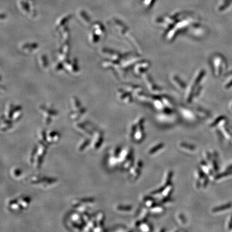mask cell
Instances as JSON below:
<instances>
[{"mask_svg": "<svg viewBox=\"0 0 232 232\" xmlns=\"http://www.w3.org/2000/svg\"><path fill=\"white\" fill-rule=\"evenodd\" d=\"M18 201L23 208H27L29 206L31 199L29 197H22L18 199Z\"/></svg>", "mask_w": 232, "mask_h": 232, "instance_id": "obj_5", "label": "cell"}, {"mask_svg": "<svg viewBox=\"0 0 232 232\" xmlns=\"http://www.w3.org/2000/svg\"><path fill=\"white\" fill-rule=\"evenodd\" d=\"M132 209V207L131 206H119L117 208V210L120 211H129Z\"/></svg>", "mask_w": 232, "mask_h": 232, "instance_id": "obj_17", "label": "cell"}, {"mask_svg": "<svg viewBox=\"0 0 232 232\" xmlns=\"http://www.w3.org/2000/svg\"><path fill=\"white\" fill-rule=\"evenodd\" d=\"M11 174L12 177L17 179L21 176L22 171L20 168H18L12 169L11 171Z\"/></svg>", "mask_w": 232, "mask_h": 232, "instance_id": "obj_9", "label": "cell"}, {"mask_svg": "<svg viewBox=\"0 0 232 232\" xmlns=\"http://www.w3.org/2000/svg\"><path fill=\"white\" fill-rule=\"evenodd\" d=\"M173 186H170V185L167 186L166 188L164 189V190L162 191L164 197H167L169 196L171 194V192L173 191Z\"/></svg>", "mask_w": 232, "mask_h": 232, "instance_id": "obj_11", "label": "cell"}, {"mask_svg": "<svg viewBox=\"0 0 232 232\" xmlns=\"http://www.w3.org/2000/svg\"><path fill=\"white\" fill-rule=\"evenodd\" d=\"M131 173L132 174V176L133 177H135V178H137L140 174V170L139 169H138V168H137L133 169L131 170Z\"/></svg>", "mask_w": 232, "mask_h": 232, "instance_id": "obj_15", "label": "cell"}, {"mask_svg": "<svg viewBox=\"0 0 232 232\" xmlns=\"http://www.w3.org/2000/svg\"><path fill=\"white\" fill-rule=\"evenodd\" d=\"M103 141L102 133L101 132H96L95 135L93 140L92 143V147L95 149H97L100 147V145L102 144Z\"/></svg>", "mask_w": 232, "mask_h": 232, "instance_id": "obj_1", "label": "cell"}, {"mask_svg": "<svg viewBox=\"0 0 232 232\" xmlns=\"http://www.w3.org/2000/svg\"><path fill=\"white\" fill-rule=\"evenodd\" d=\"M133 164V159H129V160L126 162L124 164V168L125 169L129 168Z\"/></svg>", "mask_w": 232, "mask_h": 232, "instance_id": "obj_19", "label": "cell"}, {"mask_svg": "<svg viewBox=\"0 0 232 232\" xmlns=\"http://www.w3.org/2000/svg\"><path fill=\"white\" fill-rule=\"evenodd\" d=\"M180 147L181 148H182L183 149H186V150H189L190 151H194L195 150V147L193 146H191V145H189L188 144H184V143H182L180 144Z\"/></svg>", "mask_w": 232, "mask_h": 232, "instance_id": "obj_13", "label": "cell"}, {"mask_svg": "<svg viewBox=\"0 0 232 232\" xmlns=\"http://www.w3.org/2000/svg\"><path fill=\"white\" fill-rule=\"evenodd\" d=\"M8 208L10 210L13 211H18L22 210V206L20 205V203L17 199H11L9 200L8 202Z\"/></svg>", "mask_w": 232, "mask_h": 232, "instance_id": "obj_3", "label": "cell"}, {"mask_svg": "<svg viewBox=\"0 0 232 232\" xmlns=\"http://www.w3.org/2000/svg\"><path fill=\"white\" fill-rule=\"evenodd\" d=\"M145 204H146L147 206H148V207L153 206L154 204V200L151 198H147L145 200Z\"/></svg>", "mask_w": 232, "mask_h": 232, "instance_id": "obj_18", "label": "cell"}, {"mask_svg": "<svg viewBox=\"0 0 232 232\" xmlns=\"http://www.w3.org/2000/svg\"><path fill=\"white\" fill-rule=\"evenodd\" d=\"M131 154V151L129 149H124L120 153V161H124L125 159H127L128 157H130Z\"/></svg>", "mask_w": 232, "mask_h": 232, "instance_id": "obj_8", "label": "cell"}, {"mask_svg": "<svg viewBox=\"0 0 232 232\" xmlns=\"http://www.w3.org/2000/svg\"><path fill=\"white\" fill-rule=\"evenodd\" d=\"M163 147H164V145H158L157 146L155 147H154V148H152V149H151V150L150 151L149 153L151 154H154V153H156V152H157V151H158L160 150V149H161V148H162Z\"/></svg>", "mask_w": 232, "mask_h": 232, "instance_id": "obj_14", "label": "cell"}, {"mask_svg": "<svg viewBox=\"0 0 232 232\" xmlns=\"http://www.w3.org/2000/svg\"><path fill=\"white\" fill-rule=\"evenodd\" d=\"M133 137H135V139L138 141L142 140L144 138V133H143V129L142 127H139V129L138 131H137V129L135 130Z\"/></svg>", "mask_w": 232, "mask_h": 232, "instance_id": "obj_7", "label": "cell"}, {"mask_svg": "<svg viewBox=\"0 0 232 232\" xmlns=\"http://www.w3.org/2000/svg\"><path fill=\"white\" fill-rule=\"evenodd\" d=\"M178 219H179V220L181 221V223H182V224H184V223L186 222L185 219H184V217L182 215H180L178 217Z\"/></svg>", "mask_w": 232, "mask_h": 232, "instance_id": "obj_22", "label": "cell"}, {"mask_svg": "<svg viewBox=\"0 0 232 232\" xmlns=\"http://www.w3.org/2000/svg\"><path fill=\"white\" fill-rule=\"evenodd\" d=\"M60 135L58 132L51 131L46 133V140L47 143H55L60 139Z\"/></svg>", "mask_w": 232, "mask_h": 232, "instance_id": "obj_2", "label": "cell"}, {"mask_svg": "<svg viewBox=\"0 0 232 232\" xmlns=\"http://www.w3.org/2000/svg\"><path fill=\"white\" fill-rule=\"evenodd\" d=\"M230 205L227 204V205L222 206V207H220V208H215V209L213 210V212H217L221 211H222V210H225V209L228 208H230Z\"/></svg>", "mask_w": 232, "mask_h": 232, "instance_id": "obj_16", "label": "cell"}, {"mask_svg": "<svg viewBox=\"0 0 232 232\" xmlns=\"http://www.w3.org/2000/svg\"><path fill=\"white\" fill-rule=\"evenodd\" d=\"M173 172H171V171H170V173H169L168 175V176H167L166 182V183H165L166 186H167L169 185V184L170 183V181H171V178L173 177Z\"/></svg>", "mask_w": 232, "mask_h": 232, "instance_id": "obj_20", "label": "cell"}, {"mask_svg": "<svg viewBox=\"0 0 232 232\" xmlns=\"http://www.w3.org/2000/svg\"><path fill=\"white\" fill-rule=\"evenodd\" d=\"M164 211V208L161 206H154L151 208V212L153 213H162Z\"/></svg>", "mask_w": 232, "mask_h": 232, "instance_id": "obj_12", "label": "cell"}, {"mask_svg": "<svg viewBox=\"0 0 232 232\" xmlns=\"http://www.w3.org/2000/svg\"><path fill=\"white\" fill-rule=\"evenodd\" d=\"M90 142H91L90 140L88 139H84L83 140H82V141L81 142V144L79 145V146L78 147V151H83V150L85 149V148H86L89 145Z\"/></svg>", "mask_w": 232, "mask_h": 232, "instance_id": "obj_10", "label": "cell"}, {"mask_svg": "<svg viewBox=\"0 0 232 232\" xmlns=\"http://www.w3.org/2000/svg\"><path fill=\"white\" fill-rule=\"evenodd\" d=\"M82 218H83V217H82L80 214L77 213H72L70 217V219H71L72 222L79 225H82V221L84 220L83 219H82Z\"/></svg>", "mask_w": 232, "mask_h": 232, "instance_id": "obj_4", "label": "cell"}, {"mask_svg": "<svg viewBox=\"0 0 232 232\" xmlns=\"http://www.w3.org/2000/svg\"><path fill=\"white\" fill-rule=\"evenodd\" d=\"M141 228L143 231H149L151 230L149 225L145 224L141 225Z\"/></svg>", "mask_w": 232, "mask_h": 232, "instance_id": "obj_21", "label": "cell"}, {"mask_svg": "<svg viewBox=\"0 0 232 232\" xmlns=\"http://www.w3.org/2000/svg\"><path fill=\"white\" fill-rule=\"evenodd\" d=\"M104 218H105V216H104V214L102 212L98 213L96 215V220L98 226L103 227Z\"/></svg>", "mask_w": 232, "mask_h": 232, "instance_id": "obj_6", "label": "cell"}]
</instances>
